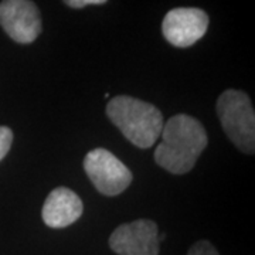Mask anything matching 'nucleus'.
Masks as SVG:
<instances>
[{"label": "nucleus", "mask_w": 255, "mask_h": 255, "mask_svg": "<svg viewBox=\"0 0 255 255\" xmlns=\"http://www.w3.org/2000/svg\"><path fill=\"white\" fill-rule=\"evenodd\" d=\"M162 142L156 147V163L173 174L190 172L209 143L200 121L179 114L169 119L162 129Z\"/></svg>", "instance_id": "f257e3e1"}, {"label": "nucleus", "mask_w": 255, "mask_h": 255, "mask_svg": "<svg viewBox=\"0 0 255 255\" xmlns=\"http://www.w3.org/2000/svg\"><path fill=\"white\" fill-rule=\"evenodd\" d=\"M107 117L130 143L140 149L155 145L163 129V115L155 105L129 95L114 97Z\"/></svg>", "instance_id": "f03ea898"}, {"label": "nucleus", "mask_w": 255, "mask_h": 255, "mask_svg": "<svg viewBox=\"0 0 255 255\" xmlns=\"http://www.w3.org/2000/svg\"><path fill=\"white\" fill-rule=\"evenodd\" d=\"M217 115L230 140L244 153L255 150V112L250 97L240 90H227L217 100Z\"/></svg>", "instance_id": "7ed1b4c3"}, {"label": "nucleus", "mask_w": 255, "mask_h": 255, "mask_svg": "<svg viewBox=\"0 0 255 255\" xmlns=\"http://www.w3.org/2000/svg\"><path fill=\"white\" fill-rule=\"evenodd\" d=\"M84 170L104 196H118L132 183V172L107 149H94L84 159Z\"/></svg>", "instance_id": "20e7f679"}, {"label": "nucleus", "mask_w": 255, "mask_h": 255, "mask_svg": "<svg viewBox=\"0 0 255 255\" xmlns=\"http://www.w3.org/2000/svg\"><path fill=\"white\" fill-rule=\"evenodd\" d=\"M0 26L16 43L30 44L41 33V13L30 0H4L0 1Z\"/></svg>", "instance_id": "39448f33"}, {"label": "nucleus", "mask_w": 255, "mask_h": 255, "mask_svg": "<svg viewBox=\"0 0 255 255\" xmlns=\"http://www.w3.org/2000/svg\"><path fill=\"white\" fill-rule=\"evenodd\" d=\"M159 230L155 221L140 219L121 224L110 237V248L118 255H159Z\"/></svg>", "instance_id": "423d86ee"}, {"label": "nucleus", "mask_w": 255, "mask_h": 255, "mask_svg": "<svg viewBox=\"0 0 255 255\" xmlns=\"http://www.w3.org/2000/svg\"><path fill=\"white\" fill-rule=\"evenodd\" d=\"M209 16L197 7H177L163 18L162 33L167 43L179 48L196 44L207 33Z\"/></svg>", "instance_id": "0eeeda50"}, {"label": "nucleus", "mask_w": 255, "mask_h": 255, "mask_svg": "<svg viewBox=\"0 0 255 255\" xmlns=\"http://www.w3.org/2000/svg\"><path fill=\"white\" fill-rule=\"evenodd\" d=\"M80 196L68 187H57L47 196L43 206V221L51 228H65L82 216Z\"/></svg>", "instance_id": "6e6552de"}, {"label": "nucleus", "mask_w": 255, "mask_h": 255, "mask_svg": "<svg viewBox=\"0 0 255 255\" xmlns=\"http://www.w3.org/2000/svg\"><path fill=\"white\" fill-rule=\"evenodd\" d=\"M13 143V132L7 127H0V162L9 153Z\"/></svg>", "instance_id": "1a4fd4ad"}, {"label": "nucleus", "mask_w": 255, "mask_h": 255, "mask_svg": "<svg viewBox=\"0 0 255 255\" xmlns=\"http://www.w3.org/2000/svg\"><path fill=\"white\" fill-rule=\"evenodd\" d=\"M187 255H219V253L209 241H199L190 247Z\"/></svg>", "instance_id": "9d476101"}, {"label": "nucleus", "mask_w": 255, "mask_h": 255, "mask_svg": "<svg viewBox=\"0 0 255 255\" xmlns=\"http://www.w3.org/2000/svg\"><path fill=\"white\" fill-rule=\"evenodd\" d=\"M65 4L73 9H82V7L94 6V4H97V6L105 4V0H67Z\"/></svg>", "instance_id": "9b49d317"}]
</instances>
